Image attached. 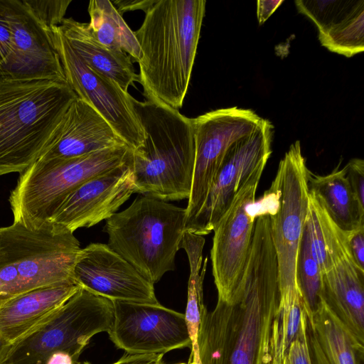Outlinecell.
I'll use <instances>...</instances> for the list:
<instances>
[{
  "label": "cell",
  "instance_id": "obj_1",
  "mask_svg": "<svg viewBox=\"0 0 364 364\" xmlns=\"http://www.w3.org/2000/svg\"><path fill=\"white\" fill-rule=\"evenodd\" d=\"M205 0H157L134 31L141 55L138 82L146 99L178 109L189 86Z\"/></svg>",
  "mask_w": 364,
  "mask_h": 364
},
{
  "label": "cell",
  "instance_id": "obj_2",
  "mask_svg": "<svg viewBox=\"0 0 364 364\" xmlns=\"http://www.w3.org/2000/svg\"><path fill=\"white\" fill-rule=\"evenodd\" d=\"M132 104L145 134L132 154L134 193L166 202L188 199L195 160L191 119L156 100L132 97Z\"/></svg>",
  "mask_w": 364,
  "mask_h": 364
},
{
  "label": "cell",
  "instance_id": "obj_3",
  "mask_svg": "<svg viewBox=\"0 0 364 364\" xmlns=\"http://www.w3.org/2000/svg\"><path fill=\"white\" fill-rule=\"evenodd\" d=\"M76 97L68 83L0 77V176L38 159Z\"/></svg>",
  "mask_w": 364,
  "mask_h": 364
},
{
  "label": "cell",
  "instance_id": "obj_4",
  "mask_svg": "<svg viewBox=\"0 0 364 364\" xmlns=\"http://www.w3.org/2000/svg\"><path fill=\"white\" fill-rule=\"evenodd\" d=\"M80 250L74 232L51 222L38 229L15 222L1 228L0 301L44 286L76 284Z\"/></svg>",
  "mask_w": 364,
  "mask_h": 364
},
{
  "label": "cell",
  "instance_id": "obj_5",
  "mask_svg": "<svg viewBox=\"0 0 364 364\" xmlns=\"http://www.w3.org/2000/svg\"><path fill=\"white\" fill-rule=\"evenodd\" d=\"M186 222V208L141 195L107 219L104 230L107 245L154 284L175 269Z\"/></svg>",
  "mask_w": 364,
  "mask_h": 364
},
{
  "label": "cell",
  "instance_id": "obj_6",
  "mask_svg": "<svg viewBox=\"0 0 364 364\" xmlns=\"http://www.w3.org/2000/svg\"><path fill=\"white\" fill-rule=\"evenodd\" d=\"M127 145L67 159L37 160L20 174L9 201L14 222L38 229L50 222L66 198L92 177L130 162Z\"/></svg>",
  "mask_w": 364,
  "mask_h": 364
},
{
  "label": "cell",
  "instance_id": "obj_7",
  "mask_svg": "<svg viewBox=\"0 0 364 364\" xmlns=\"http://www.w3.org/2000/svg\"><path fill=\"white\" fill-rule=\"evenodd\" d=\"M310 173L300 142L296 141L280 161L269 188L257 201L269 217L279 295L299 291L296 266L309 211Z\"/></svg>",
  "mask_w": 364,
  "mask_h": 364
},
{
  "label": "cell",
  "instance_id": "obj_8",
  "mask_svg": "<svg viewBox=\"0 0 364 364\" xmlns=\"http://www.w3.org/2000/svg\"><path fill=\"white\" fill-rule=\"evenodd\" d=\"M113 319L110 299L80 287L48 320L12 344L5 364H46L57 352L77 363L91 338L107 333Z\"/></svg>",
  "mask_w": 364,
  "mask_h": 364
},
{
  "label": "cell",
  "instance_id": "obj_9",
  "mask_svg": "<svg viewBox=\"0 0 364 364\" xmlns=\"http://www.w3.org/2000/svg\"><path fill=\"white\" fill-rule=\"evenodd\" d=\"M277 256L268 220L258 218L249 256L237 290L240 325L228 364H256L263 316L269 302L279 294Z\"/></svg>",
  "mask_w": 364,
  "mask_h": 364
},
{
  "label": "cell",
  "instance_id": "obj_10",
  "mask_svg": "<svg viewBox=\"0 0 364 364\" xmlns=\"http://www.w3.org/2000/svg\"><path fill=\"white\" fill-rule=\"evenodd\" d=\"M68 84L77 97L94 108L132 150L145 134L132 104V96L116 82L90 68L73 50L57 26L48 31Z\"/></svg>",
  "mask_w": 364,
  "mask_h": 364
},
{
  "label": "cell",
  "instance_id": "obj_11",
  "mask_svg": "<svg viewBox=\"0 0 364 364\" xmlns=\"http://www.w3.org/2000/svg\"><path fill=\"white\" fill-rule=\"evenodd\" d=\"M255 112L236 107L219 109L191 119L195 160L188 199L186 227L203 205L210 186L230 148L263 122Z\"/></svg>",
  "mask_w": 364,
  "mask_h": 364
},
{
  "label": "cell",
  "instance_id": "obj_12",
  "mask_svg": "<svg viewBox=\"0 0 364 364\" xmlns=\"http://www.w3.org/2000/svg\"><path fill=\"white\" fill-rule=\"evenodd\" d=\"M263 171L252 176L215 225L210 259L218 301L231 306L251 248L257 215L255 196Z\"/></svg>",
  "mask_w": 364,
  "mask_h": 364
},
{
  "label": "cell",
  "instance_id": "obj_13",
  "mask_svg": "<svg viewBox=\"0 0 364 364\" xmlns=\"http://www.w3.org/2000/svg\"><path fill=\"white\" fill-rule=\"evenodd\" d=\"M273 125L267 119L227 152L206 198L186 231L198 235L213 232L235 196L255 173L263 171L272 154Z\"/></svg>",
  "mask_w": 364,
  "mask_h": 364
},
{
  "label": "cell",
  "instance_id": "obj_14",
  "mask_svg": "<svg viewBox=\"0 0 364 364\" xmlns=\"http://www.w3.org/2000/svg\"><path fill=\"white\" fill-rule=\"evenodd\" d=\"M112 301L114 319L107 333L118 348L131 354H165L191 348L184 314L160 304Z\"/></svg>",
  "mask_w": 364,
  "mask_h": 364
},
{
  "label": "cell",
  "instance_id": "obj_15",
  "mask_svg": "<svg viewBox=\"0 0 364 364\" xmlns=\"http://www.w3.org/2000/svg\"><path fill=\"white\" fill-rule=\"evenodd\" d=\"M73 277L81 288L111 301L159 304L154 284L107 244L91 243L81 248Z\"/></svg>",
  "mask_w": 364,
  "mask_h": 364
},
{
  "label": "cell",
  "instance_id": "obj_16",
  "mask_svg": "<svg viewBox=\"0 0 364 364\" xmlns=\"http://www.w3.org/2000/svg\"><path fill=\"white\" fill-rule=\"evenodd\" d=\"M12 48L4 77L68 83L48 31L21 0H6Z\"/></svg>",
  "mask_w": 364,
  "mask_h": 364
},
{
  "label": "cell",
  "instance_id": "obj_17",
  "mask_svg": "<svg viewBox=\"0 0 364 364\" xmlns=\"http://www.w3.org/2000/svg\"><path fill=\"white\" fill-rule=\"evenodd\" d=\"M132 161L81 184L66 198L50 222L74 232L113 216L134 193Z\"/></svg>",
  "mask_w": 364,
  "mask_h": 364
},
{
  "label": "cell",
  "instance_id": "obj_18",
  "mask_svg": "<svg viewBox=\"0 0 364 364\" xmlns=\"http://www.w3.org/2000/svg\"><path fill=\"white\" fill-rule=\"evenodd\" d=\"M127 145L89 104L76 97L38 160L67 159Z\"/></svg>",
  "mask_w": 364,
  "mask_h": 364
},
{
  "label": "cell",
  "instance_id": "obj_19",
  "mask_svg": "<svg viewBox=\"0 0 364 364\" xmlns=\"http://www.w3.org/2000/svg\"><path fill=\"white\" fill-rule=\"evenodd\" d=\"M298 10L314 21L322 46L348 58L364 50V1H295Z\"/></svg>",
  "mask_w": 364,
  "mask_h": 364
},
{
  "label": "cell",
  "instance_id": "obj_20",
  "mask_svg": "<svg viewBox=\"0 0 364 364\" xmlns=\"http://www.w3.org/2000/svg\"><path fill=\"white\" fill-rule=\"evenodd\" d=\"M80 288L75 283L38 287L0 304V335L11 344L48 320Z\"/></svg>",
  "mask_w": 364,
  "mask_h": 364
},
{
  "label": "cell",
  "instance_id": "obj_21",
  "mask_svg": "<svg viewBox=\"0 0 364 364\" xmlns=\"http://www.w3.org/2000/svg\"><path fill=\"white\" fill-rule=\"evenodd\" d=\"M321 275L322 296L343 323L356 352L363 354L364 270L346 259Z\"/></svg>",
  "mask_w": 364,
  "mask_h": 364
},
{
  "label": "cell",
  "instance_id": "obj_22",
  "mask_svg": "<svg viewBox=\"0 0 364 364\" xmlns=\"http://www.w3.org/2000/svg\"><path fill=\"white\" fill-rule=\"evenodd\" d=\"M58 28L86 64L113 80L125 92L138 82L132 58L124 51L112 50L100 43L89 23L65 18Z\"/></svg>",
  "mask_w": 364,
  "mask_h": 364
},
{
  "label": "cell",
  "instance_id": "obj_23",
  "mask_svg": "<svg viewBox=\"0 0 364 364\" xmlns=\"http://www.w3.org/2000/svg\"><path fill=\"white\" fill-rule=\"evenodd\" d=\"M339 165L324 176H309V191L324 207L333 221L349 234L364 227V206L353 192L346 175V168Z\"/></svg>",
  "mask_w": 364,
  "mask_h": 364
},
{
  "label": "cell",
  "instance_id": "obj_24",
  "mask_svg": "<svg viewBox=\"0 0 364 364\" xmlns=\"http://www.w3.org/2000/svg\"><path fill=\"white\" fill-rule=\"evenodd\" d=\"M305 229L321 274L343 259H353L348 234L333 221L324 207L310 193Z\"/></svg>",
  "mask_w": 364,
  "mask_h": 364
},
{
  "label": "cell",
  "instance_id": "obj_25",
  "mask_svg": "<svg viewBox=\"0 0 364 364\" xmlns=\"http://www.w3.org/2000/svg\"><path fill=\"white\" fill-rule=\"evenodd\" d=\"M205 240L203 236L185 231L181 242V249L186 252L190 267L188 282V299L185 321L191 342V354L188 361L200 364L198 344L201 317L206 309L203 303V280L208 258L203 260Z\"/></svg>",
  "mask_w": 364,
  "mask_h": 364
},
{
  "label": "cell",
  "instance_id": "obj_26",
  "mask_svg": "<svg viewBox=\"0 0 364 364\" xmlns=\"http://www.w3.org/2000/svg\"><path fill=\"white\" fill-rule=\"evenodd\" d=\"M88 13L89 26L100 43L112 50L125 52L136 62L139 60L141 50L134 32L110 1H90Z\"/></svg>",
  "mask_w": 364,
  "mask_h": 364
},
{
  "label": "cell",
  "instance_id": "obj_27",
  "mask_svg": "<svg viewBox=\"0 0 364 364\" xmlns=\"http://www.w3.org/2000/svg\"><path fill=\"white\" fill-rule=\"evenodd\" d=\"M309 325L329 364H359L343 323L321 294Z\"/></svg>",
  "mask_w": 364,
  "mask_h": 364
},
{
  "label": "cell",
  "instance_id": "obj_28",
  "mask_svg": "<svg viewBox=\"0 0 364 364\" xmlns=\"http://www.w3.org/2000/svg\"><path fill=\"white\" fill-rule=\"evenodd\" d=\"M296 281L302 296L307 320L312 323L322 291V275L314 259L308 233L304 228L298 252L296 266Z\"/></svg>",
  "mask_w": 364,
  "mask_h": 364
},
{
  "label": "cell",
  "instance_id": "obj_29",
  "mask_svg": "<svg viewBox=\"0 0 364 364\" xmlns=\"http://www.w3.org/2000/svg\"><path fill=\"white\" fill-rule=\"evenodd\" d=\"M274 316L272 320L270 314L264 316L256 364H286L287 349L276 313Z\"/></svg>",
  "mask_w": 364,
  "mask_h": 364
},
{
  "label": "cell",
  "instance_id": "obj_30",
  "mask_svg": "<svg viewBox=\"0 0 364 364\" xmlns=\"http://www.w3.org/2000/svg\"><path fill=\"white\" fill-rule=\"evenodd\" d=\"M42 25L48 31L59 26L65 18L71 0H23Z\"/></svg>",
  "mask_w": 364,
  "mask_h": 364
},
{
  "label": "cell",
  "instance_id": "obj_31",
  "mask_svg": "<svg viewBox=\"0 0 364 364\" xmlns=\"http://www.w3.org/2000/svg\"><path fill=\"white\" fill-rule=\"evenodd\" d=\"M307 323L305 311L299 331L287 348L286 364H312L308 342Z\"/></svg>",
  "mask_w": 364,
  "mask_h": 364
},
{
  "label": "cell",
  "instance_id": "obj_32",
  "mask_svg": "<svg viewBox=\"0 0 364 364\" xmlns=\"http://www.w3.org/2000/svg\"><path fill=\"white\" fill-rule=\"evenodd\" d=\"M12 33L9 23L6 0H0V77L4 76L5 67L11 52Z\"/></svg>",
  "mask_w": 364,
  "mask_h": 364
},
{
  "label": "cell",
  "instance_id": "obj_33",
  "mask_svg": "<svg viewBox=\"0 0 364 364\" xmlns=\"http://www.w3.org/2000/svg\"><path fill=\"white\" fill-rule=\"evenodd\" d=\"M344 167L353 192L359 203L364 206V161L353 159Z\"/></svg>",
  "mask_w": 364,
  "mask_h": 364
},
{
  "label": "cell",
  "instance_id": "obj_34",
  "mask_svg": "<svg viewBox=\"0 0 364 364\" xmlns=\"http://www.w3.org/2000/svg\"><path fill=\"white\" fill-rule=\"evenodd\" d=\"M350 252L357 266L364 270V227L348 234Z\"/></svg>",
  "mask_w": 364,
  "mask_h": 364
},
{
  "label": "cell",
  "instance_id": "obj_35",
  "mask_svg": "<svg viewBox=\"0 0 364 364\" xmlns=\"http://www.w3.org/2000/svg\"><path fill=\"white\" fill-rule=\"evenodd\" d=\"M163 356L164 354H131L125 352L117 362L112 364H166L163 361Z\"/></svg>",
  "mask_w": 364,
  "mask_h": 364
},
{
  "label": "cell",
  "instance_id": "obj_36",
  "mask_svg": "<svg viewBox=\"0 0 364 364\" xmlns=\"http://www.w3.org/2000/svg\"><path fill=\"white\" fill-rule=\"evenodd\" d=\"M157 1V0H115L114 4L120 14L127 11L142 10L145 13Z\"/></svg>",
  "mask_w": 364,
  "mask_h": 364
},
{
  "label": "cell",
  "instance_id": "obj_37",
  "mask_svg": "<svg viewBox=\"0 0 364 364\" xmlns=\"http://www.w3.org/2000/svg\"><path fill=\"white\" fill-rule=\"evenodd\" d=\"M282 2V0L257 1V16L259 24L264 23Z\"/></svg>",
  "mask_w": 364,
  "mask_h": 364
},
{
  "label": "cell",
  "instance_id": "obj_38",
  "mask_svg": "<svg viewBox=\"0 0 364 364\" xmlns=\"http://www.w3.org/2000/svg\"><path fill=\"white\" fill-rule=\"evenodd\" d=\"M312 336L311 337V344L312 345V348L314 349V355L316 358V360L317 364H329L327 360L323 350L319 344L318 341L316 334L314 331L312 330Z\"/></svg>",
  "mask_w": 364,
  "mask_h": 364
},
{
  "label": "cell",
  "instance_id": "obj_39",
  "mask_svg": "<svg viewBox=\"0 0 364 364\" xmlns=\"http://www.w3.org/2000/svg\"><path fill=\"white\" fill-rule=\"evenodd\" d=\"M72 357L63 352L53 353L48 359L46 364H76Z\"/></svg>",
  "mask_w": 364,
  "mask_h": 364
},
{
  "label": "cell",
  "instance_id": "obj_40",
  "mask_svg": "<svg viewBox=\"0 0 364 364\" xmlns=\"http://www.w3.org/2000/svg\"><path fill=\"white\" fill-rule=\"evenodd\" d=\"M12 344L0 335V364H5Z\"/></svg>",
  "mask_w": 364,
  "mask_h": 364
},
{
  "label": "cell",
  "instance_id": "obj_41",
  "mask_svg": "<svg viewBox=\"0 0 364 364\" xmlns=\"http://www.w3.org/2000/svg\"><path fill=\"white\" fill-rule=\"evenodd\" d=\"M76 364H91L89 362H87V361H85V362H77Z\"/></svg>",
  "mask_w": 364,
  "mask_h": 364
},
{
  "label": "cell",
  "instance_id": "obj_42",
  "mask_svg": "<svg viewBox=\"0 0 364 364\" xmlns=\"http://www.w3.org/2000/svg\"><path fill=\"white\" fill-rule=\"evenodd\" d=\"M186 364H193V362H191V361H188V363H186Z\"/></svg>",
  "mask_w": 364,
  "mask_h": 364
},
{
  "label": "cell",
  "instance_id": "obj_43",
  "mask_svg": "<svg viewBox=\"0 0 364 364\" xmlns=\"http://www.w3.org/2000/svg\"><path fill=\"white\" fill-rule=\"evenodd\" d=\"M194 364V363H193ZM201 364V363H200Z\"/></svg>",
  "mask_w": 364,
  "mask_h": 364
},
{
  "label": "cell",
  "instance_id": "obj_44",
  "mask_svg": "<svg viewBox=\"0 0 364 364\" xmlns=\"http://www.w3.org/2000/svg\"><path fill=\"white\" fill-rule=\"evenodd\" d=\"M0 304H1V301H0Z\"/></svg>",
  "mask_w": 364,
  "mask_h": 364
}]
</instances>
